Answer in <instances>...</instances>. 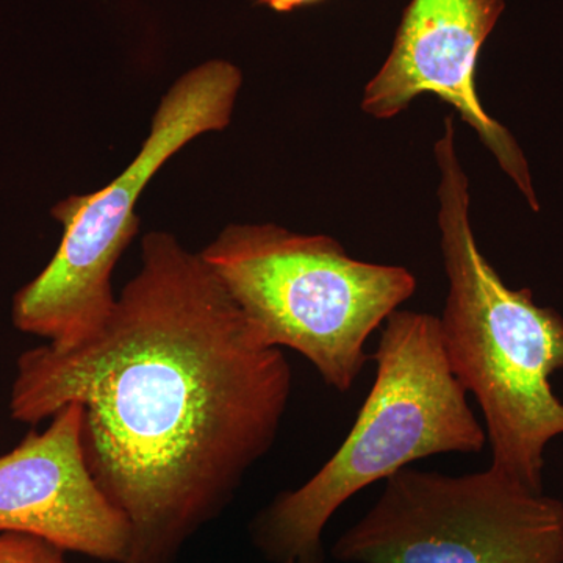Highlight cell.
Here are the masks:
<instances>
[{
  "mask_svg": "<svg viewBox=\"0 0 563 563\" xmlns=\"http://www.w3.org/2000/svg\"><path fill=\"white\" fill-rule=\"evenodd\" d=\"M291 388L284 351L258 339L201 254L151 232L101 331L22 352L9 407L35 426L80 404L85 462L131 523L124 563H176L276 443Z\"/></svg>",
  "mask_w": 563,
  "mask_h": 563,
  "instance_id": "6da1fadb",
  "label": "cell"
},
{
  "mask_svg": "<svg viewBox=\"0 0 563 563\" xmlns=\"http://www.w3.org/2000/svg\"><path fill=\"white\" fill-rule=\"evenodd\" d=\"M439 229L446 303L440 325L455 379L484 415L495 472L543 492L544 450L563 435V402L551 376L563 369V317L514 288L484 257L470 221V181L454 118L435 143Z\"/></svg>",
  "mask_w": 563,
  "mask_h": 563,
  "instance_id": "7a4b0ae2",
  "label": "cell"
},
{
  "mask_svg": "<svg viewBox=\"0 0 563 563\" xmlns=\"http://www.w3.org/2000/svg\"><path fill=\"white\" fill-rule=\"evenodd\" d=\"M372 357L376 379L342 446L251 521L266 561L324 563L322 533L352 496L431 455L483 453L487 433L448 362L439 317L396 310Z\"/></svg>",
  "mask_w": 563,
  "mask_h": 563,
  "instance_id": "3957f363",
  "label": "cell"
},
{
  "mask_svg": "<svg viewBox=\"0 0 563 563\" xmlns=\"http://www.w3.org/2000/svg\"><path fill=\"white\" fill-rule=\"evenodd\" d=\"M266 346L288 347L340 393L372 355L366 342L417 291L404 266L355 261L328 235L231 224L199 252Z\"/></svg>",
  "mask_w": 563,
  "mask_h": 563,
  "instance_id": "277c9868",
  "label": "cell"
},
{
  "mask_svg": "<svg viewBox=\"0 0 563 563\" xmlns=\"http://www.w3.org/2000/svg\"><path fill=\"white\" fill-rule=\"evenodd\" d=\"M243 74L231 62L210 60L181 74L163 96L143 146L111 184L69 196L52 207L63 229L60 246L11 303L18 331L52 346H77L109 320L117 296L111 279L121 255L140 231L136 203L173 155L209 132L231 124Z\"/></svg>",
  "mask_w": 563,
  "mask_h": 563,
  "instance_id": "5b68a950",
  "label": "cell"
},
{
  "mask_svg": "<svg viewBox=\"0 0 563 563\" xmlns=\"http://www.w3.org/2000/svg\"><path fill=\"white\" fill-rule=\"evenodd\" d=\"M342 563H563V503L493 468L407 466L336 539Z\"/></svg>",
  "mask_w": 563,
  "mask_h": 563,
  "instance_id": "8992f818",
  "label": "cell"
},
{
  "mask_svg": "<svg viewBox=\"0 0 563 563\" xmlns=\"http://www.w3.org/2000/svg\"><path fill=\"white\" fill-rule=\"evenodd\" d=\"M504 9L506 0H410L387 60L366 84L362 110L376 120H390L418 96H439L459 111L529 207L539 211L520 144L485 111L476 91L477 60Z\"/></svg>",
  "mask_w": 563,
  "mask_h": 563,
  "instance_id": "52a82bcc",
  "label": "cell"
},
{
  "mask_svg": "<svg viewBox=\"0 0 563 563\" xmlns=\"http://www.w3.org/2000/svg\"><path fill=\"white\" fill-rule=\"evenodd\" d=\"M81 421L84 407L68 404L43 432H29L0 455V533H24L65 553L124 563L131 523L88 470Z\"/></svg>",
  "mask_w": 563,
  "mask_h": 563,
  "instance_id": "ba28073f",
  "label": "cell"
},
{
  "mask_svg": "<svg viewBox=\"0 0 563 563\" xmlns=\"http://www.w3.org/2000/svg\"><path fill=\"white\" fill-rule=\"evenodd\" d=\"M0 563H68L65 551L54 544L24 536V533H0Z\"/></svg>",
  "mask_w": 563,
  "mask_h": 563,
  "instance_id": "9c48e42d",
  "label": "cell"
},
{
  "mask_svg": "<svg viewBox=\"0 0 563 563\" xmlns=\"http://www.w3.org/2000/svg\"><path fill=\"white\" fill-rule=\"evenodd\" d=\"M318 2H321V0H258V3L277 11V13H290L292 10Z\"/></svg>",
  "mask_w": 563,
  "mask_h": 563,
  "instance_id": "30bf717a",
  "label": "cell"
}]
</instances>
